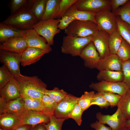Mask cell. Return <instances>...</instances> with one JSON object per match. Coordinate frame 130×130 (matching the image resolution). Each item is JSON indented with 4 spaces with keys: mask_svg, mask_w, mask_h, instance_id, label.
Instances as JSON below:
<instances>
[{
    "mask_svg": "<svg viewBox=\"0 0 130 130\" xmlns=\"http://www.w3.org/2000/svg\"><path fill=\"white\" fill-rule=\"evenodd\" d=\"M117 30L123 39L130 45V25L116 16Z\"/></svg>",
    "mask_w": 130,
    "mask_h": 130,
    "instance_id": "cell-30",
    "label": "cell"
},
{
    "mask_svg": "<svg viewBox=\"0 0 130 130\" xmlns=\"http://www.w3.org/2000/svg\"><path fill=\"white\" fill-rule=\"evenodd\" d=\"M23 36L25 39L28 47L40 49L48 53L52 50L46 39L39 35L33 28L24 30Z\"/></svg>",
    "mask_w": 130,
    "mask_h": 130,
    "instance_id": "cell-12",
    "label": "cell"
},
{
    "mask_svg": "<svg viewBox=\"0 0 130 130\" xmlns=\"http://www.w3.org/2000/svg\"><path fill=\"white\" fill-rule=\"evenodd\" d=\"M97 24L91 21L75 20L65 30L67 35L84 37L93 36L99 31Z\"/></svg>",
    "mask_w": 130,
    "mask_h": 130,
    "instance_id": "cell-3",
    "label": "cell"
},
{
    "mask_svg": "<svg viewBox=\"0 0 130 130\" xmlns=\"http://www.w3.org/2000/svg\"><path fill=\"white\" fill-rule=\"evenodd\" d=\"M98 92L104 98L111 107L117 106L121 96L118 94L110 92Z\"/></svg>",
    "mask_w": 130,
    "mask_h": 130,
    "instance_id": "cell-39",
    "label": "cell"
},
{
    "mask_svg": "<svg viewBox=\"0 0 130 130\" xmlns=\"http://www.w3.org/2000/svg\"><path fill=\"white\" fill-rule=\"evenodd\" d=\"M78 98L68 94L63 100L57 104L54 115L58 118H68L69 115L77 103Z\"/></svg>",
    "mask_w": 130,
    "mask_h": 130,
    "instance_id": "cell-13",
    "label": "cell"
},
{
    "mask_svg": "<svg viewBox=\"0 0 130 130\" xmlns=\"http://www.w3.org/2000/svg\"><path fill=\"white\" fill-rule=\"evenodd\" d=\"M96 13L78 10L72 5L66 11L64 15L72 16L76 20L91 21L97 24L95 19Z\"/></svg>",
    "mask_w": 130,
    "mask_h": 130,
    "instance_id": "cell-23",
    "label": "cell"
},
{
    "mask_svg": "<svg viewBox=\"0 0 130 130\" xmlns=\"http://www.w3.org/2000/svg\"><path fill=\"white\" fill-rule=\"evenodd\" d=\"M18 117L10 113L0 114V128L6 130H13L18 127Z\"/></svg>",
    "mask_w": 130,
    "mask_h": 130,
    "instance_id": "cell-24",
    "label": "cell"
},
{
    "mask_svg": "<svg viewBox=\"0 0 130 130\" xmlns=\"http://www.w3.org/2000/svg\"><path fill=\"white\" fill-rule=\"evenodd\" d=\"M39 21L27 6L11 14L2 23L25 30L33 28V26Z\"/></svg>",
    "mask_w": 130,
    "mask_h": 130,
    "instance_id": "cell-2",
    "label": "cell"
},
{
    "mask_svg": "<svg viewBox=\"0 0 130 130\" xmlns=\"http://www.w3.org/2000/svg\"><path fill=\"white\" fill-rule=\"evenodd\" d=\"M96 117L100 122L110 126L113 130H122L125 127L126 120L121 110L117 108L112 115H105L97 113Z\"/></svg>",
    "mask_w": 130,
    "mask_h": 130,
    "instance_id": "cell-7",
    "label": "cell"
},
{
    "mask_svg": "<svg viewBox=\"0 0 130 130\" xmlns=\"http://www.w3.org/2000/svg\"><path fill=\"white\" fill-rule=\"evenodd\" d=\"M125 127L130 129V119L126 120Z\"/></svg>",
    "mask_w": 130,
    "mask_h": 130,
    "instance_id": "cell-49",
    "label": "cell"
},
{
    "mask_svg": "<svg viewBox=\"0 0 130 130\" xmlns=\"http://www.w3.org/2000/svg\"><path fill=\"white\" fill-rule=\"evenodd\" d=\"M14 77L19 84L21 97L42 99L47 86L37 76H28L22 74Z\"/></svg>",
    "mask_w": 130,
    "mask_h": 130,
    "instance_id": "cell-1",
    "label": "cell"
},
{
    "mask_svg": "<svg viewBox=\"0 0 130 130\" xmlns=\"http://www.w3.org/2000/svg\"><path fill=\"white\" fill-rule=\"evenodd\" d=\"M32 126L29 125H23L19 126L13 130H30Z\"/></svg>",
    "mask_w": 130,
    "mask_h": 130,
    "instance_id": "cell-48",
    "label": "cell"
},
{
    "mask_svg": "<svg viewBox=\"0 0 130 130\" xmlns=\"http://www.w3.org/2000/svg\"><path fill=\"white\" fill-rule=\"evenodd\" d=\"M47 53V52L42 50L28 47L21 54V65L24 67L34 64Z\"/></svg>",
    "mask_w": 130,
    "mask_h": 130,
    "instance_id": "cell-20",
    "label": "cell"
},
{
    "mask_svg": "<svg viewBox=\"0 0 130 130\" xmlns=\"http://www.w3.org/2000/svg\"><path fill=\"white\" fill-rule=\"evenodd\" d=\"M84 111L77 103L69 114L68 118L73 119L78 125L80 126L82 121V115Z\"/></svg>",
    "mask_w": 130,
    "mask_h": 130,
    "instance_id": "cell-41",
    "label": "cell"
},
{
    "mask_svg": "<svg viewBox=\"0 0 130 130\" xmlns=\"http://www.w3.org/2000/svg\"><path fill=\"white\" fill-rule=\"evenodd\" d=\"M117 106L121 110L126 120L130 119V89L121 96Z\"/></svg>",
    "mask_w": 130,
    "mask_h": 130,
    "instance_id": "cell-27",
    "label": "cell"
},
{
    "mask_svg": "<svg viewBox=\"0 0 130 130\" xmlns=\"http://www.w3.org/2000/svg\"><path fill=\"white\" fill-rule=\"evenodd\" d=\"M122 71L124 75L123 82L130 89V59L123 62Z\"/></svg>",
    "mask_w": 130,
    "mask_h": 130,
    "instance_id": "cell-43",
    "label": "cell"
},
{
    "mask_svg": "<svg viewBox=\"0 0 130 130\" xmlns=\"http://www.w3.org/2000/svg\"><path fill=\"white\" fill-rule=\"evenodd\" d=\"M75 20L74 18L72 16L64 15L61 18L58 25V28L60 30H65Z\"/></svg>",
    "mask_w": 130,
    "mask_h": 130,
    "instance_id": "cell-44",
    "label": "cell"
},
{
    "mask_svg": "<svg viewBox=\"0 0 130 130\" xmlns=\"http://www.w3.org/2000/svg\"><path fill=\"white\" fill-rule=\"evenodd\" d=\"M89 86L90 89L97 92H110L121 96L129 89L124 82H111L100 81L97 83H92Z\"/></svg>",
    "mask_w": 130,
    "mask_h": 130,
    "instance_id": "cell-11",
    "label": "cell"
},
{
    "mask_svg": "<svg viewBox=\"0 0 130 130\" xmlns=\"http://www.w3.org/2000/svg\"><path fill=\"white\" fill-rule=\"evenodd\" d=\"M95 19L99 30L104 31L109 34L117 29L116 16L110 8L96 13Z\"/></svg>",
    "mask_w": 130,
    "mask_h": 130,
    "instance_id": "cell-6",
    "label": "cell"
},
{
    "mask_svg": "<svg viewBox=\"0 0 130 130\" xmlns=\"http://www.w3.org/2000/svg\"><path fill=\"white\" fill-rule=\"evenodd\" d=\"M45 94L48 96L58 103L63 100L68 93L63 89L55 87L51 90L46 89L45 91Z\"/></svg>",
    "mask_w": 130,
    "mask_h": 130,
    "instance_id": "cell-36",
    "label": "cell"
},
{
    "mask_svg": "<svg viewBox=\"0 0 130 130\" xmlns=\"http://www.w3.org/2000/svg\"><path fill=\"white\" fill-rule=\"evenodd\" d=\"M24 30L11 25L0 23V42L2 44L13 38L23 36Z\"/></svg>",
    "mask_w": 130,
    "mask_h": 130,
    "instance_id": "cell-21",
    "label": "cell"
},
{
    "mask_svg": "<svg viewBox=\"0 0 130 130\" xmlns=\"http://www.w3.org/2000/svg\"><path fill=\"white\" fill-rule=\"evenodd\" d=\"M49 122L46 124L43 123L46 130H61L63 123L66 118H58L54 115L49 117Z\"/></svg>",
    "mask_w": 130,
    "mask_h": 130,
    "instance_id": "cell-34",
    "label": "cell"
},
{
    "mask_svg": "<svg viewBox=\"0 0 130 130\" xmlns=\"http://www.w3.org/2000/svg\"><path fill=\"white\" fill-rule=\"evenodd\" d=\"M49 120V116L40 112L28 110L23 115L18 117V127L26 125L33 126L40 124H46Z\"/></svg>",
    "mask_w": 130,
    "mask_h": 130,
    "instance_id": "cell-14",
    "label": "cell"
},
{
    "mask_svg": "<svg viewBox=\"0 0 130 130\" xmlns=\"http://www.w3.org/2000/svg\"><path fill=\"white\" fill-rule=\"evenodd\" d=\"M0 97L7 102L20 97L19 84L14 77L4 87L0 89Z\"/></svg>",
    "mask_w": 130,
    "mask_h": 130,
    "instance_id": "cell-19",
    "label": "cell"
},
{
    "mask_svg": "<svg viewBox=\"0 0 130 130\" xmlns=\"http://www.w3.org/2000/svg\"><path fill=\"white\" fill-rule=\"evenodd\" d=\"M60 1L47 0L45 12L40 21L54 19L58 10Z\"/></svg>",
    "mask_w": 130,
    "mask_h": 130,
    "instance_id": "cell-26",
    "label": "cell"
},
{
    "mask_svg": "<svg viewBox=\"0 0 130 130\" xmlns=\"http://www.w3.org/2000/svg\"><path fill=\"white\" fill-rule=\"evenodd\" d=\"M97 78L99 82H117L123 81L124 75L122 71L101 70L99 71Z\"/></svg>",
    "mask_w": 130,
    "mask_h": 130,
    "instance_id": "cell-22",
    "label": "cell"
},
{
    "mask_svg": "<svg viewBox=\"0 0 130 130\" xmlns=\"http://www.w3.org/2000/svg\"><path fill=\"white\" fill-rule=\"evenodd\" d=\"M29 0H12L11 1L10 8L11 14H14L23 8L28 6Z\"/></svg>",
    "mask_w": 130,
    "mask_h": 130,
    "instance_id": "cell-40",
    "label": "cell"
},
{
    "mask_svg": "<svg viewBox=\"0 0 130 130\" xmlns=\"http://www.w3.org/2000/svg\"><path fill=\"white\" fill-rule=\"evenodd\" d=\"M21 54L0 50V61L5 65L15 77L20 76Z\"/></svg>",
    "mask_w": 130,
    "mask_h": 130,
    "instance_id": "cell-9",
    "label": "cell"
},
{
    "mask_svg": "<svg viewBox=\"0 0 130 130\" xmlns=\"http://www.w3.org/2000/svg\"><path fill=\"white\" fill-rule=\"evenodd\" d=\"M123 62L116 54H110L101 59L96 68L99 71H122Z\"/></svg>",
    "mask_w": 130,
    "mask_h": 130,
    "instance_id": "cell-18",
    "label": "cell"
},
{
    "mask_svg": "<svg viewBox=\"0 0 130 130\" xmlns=\"http://www.w3.org/2000/svg\"><path fill=\"white\" fill-rule=\"evenodd\" d=\"M110 0H77L73 5L78 10L96 13L110 8Z\"/></svg>",
    "mask_w": 130,
    "mask_h": 130,
    "instance_id": "cell-10",
    "label": "cell"
},
{
    "mask_svg": "<svg viewBox=\"0 0 130 130\" xmlns=\"http://www.w3.org/2000/svg\"><path fill=\"white\" fill-rule=\"evenodd\" d=\"M47 0H29L28 7L40 21L45 12Z\"/></svg>",
    "mask_w": 130,
    "mask_h": 130,
    "instance_id": "cell-25",
    "label": "cell"
},
{
    "mask_svg": "<svg viewBox=\"0 0 130 130\" xmlns=\"http://www.w3.org/2000/svg\"><path fill=\"white\" fill-rule=\"evenodd\" d=\"M41 100L43 105L42 113L49 117L54 115L58 103L48 96L45 94Z\"/></svg>",
    "mask_w": 130,
    "mask_h": 130,
    "instance_id": "cell-29",
    "label": "cell"
},
{
    "mask_svg": "<svg viewBox=\"0 0 130 130\" xmlns=\"http://www.w3.org/2000/svg\"><path fill=\"white\" fill-rule=\"evenodd\" d=\"M93 36L84 37L64 36L61 46V52L72 56H79L84 49L91 41Z\"/></svg>",
    "mask_w": 130,
    "mask_h": 130,
    "instance_id": "cell-4",
    "label": "cell"
},
{
    "mask_svg": "<svg viewBox=\"0 0 130 130\" xmlns=\"http://www.w3.org/2000/svg\"><path fill=\"white\" fill-rule=\"evenodd\" d=\"M96 105L101 108H106L110 105L104 98L99 92H97L94 95L91 101L90 106Z\"/></svg>",
    "mask_w": 130,
    "mask_h": 130,
    "instance_id": "cell-42",
    "label": "cell"
},
{
    "mask_svg": "<svg viewBox=\"0 0 130 130\" xmlns=\"http://www.w3.org/2000/svg\"><path fill=\"white\" fill-rule=\"evenodd\" d=\"M79 56L84 61L85 66L90 69L96 68L101 59L92 41L84 49Z\"/></svg>",
    "mask_w": 130,
    "mask_h": 130,
    "instance_id": "cell-15",
    "label": "cell"
},
{
    "mask_svg": "<svg viewBox=\"0 0 130 130\" xmlns=\"http://www.w3.org/2000/svg\"><path fill=\"white\" fill-rule=\"evenodd\" d=\"M109 34L105 31L99 30L92 37L91 41L101 59L104 58L110 54L109 45Z\"/></svg>",
    "mask_w": 130,
    "mask_h": 130,
    "instance_id": "cell-16",
    "label": "cell"
},
{
    "mask_svg": "<svg viewBox=\"0 0 130 130\" xmlns=\"http://www.w3.org/2000/svg\"><path fill=\"white\" fill-rule=\"evenodd\" d=\"M123 39L117 29L109 34V45L110 54H116Z\"/></svg>",
    "mask_w": 130,
    "mask_h": 130,
    "instance_id": "cell-28",
    "label": "cell"
},
{
    "mask_svg": "<svg viewBox=\"0 0 130 130\" xmlns=\"http://www.w3.org/2000/svg\"><path fill=\"white\" fill-rule=\"evenodd\" d=\"M129 0H110V9L114 12L120 7L125 4Z\"/></svg>",
    "mask_w": 130,
    "mask_h": 130,
    "instance_id": "cell-45",
    "label": "cell"
},
{
    "mask_svg": "<svg viewBox=\"0 0 130 130\" xmlns=\"http://www.w3.org/2000/svg\"><path fill=\"white\" fill-rule=\"evenodd\" d=\"M24 99L25 107L28 110L36 111L42 113L43 105L41 99L29 98H24Z\"/></svg>",
    "mask_w": 130,
    "mask_h": 130,
    "instance_id": "cell-33",
    "label": "cell"
},
{
    "mask_svg": "<svg viewBox=\"0 0 130 130\" xmlns=\"http://www.w3.org/2000/svg\"><path fill=\"white\" fill-rule=\"evenodd\" d=\"M123 62L130 59V45L124 39L116 54Z\"/></svg>",
    "mask_w": 130,
    "mask_h": 130,
    "instance_id": "cell-35",
    "label": "cell"
},
{
    "mask_svg": "<svg viewBox=\"0 0 130 130\" xmlns=\"http://www.w3.org/2000/svg\"><path fill=\"white\" fill-rule=\"evenodd\" d=\"M0 130H4V129H2L1 128H0Z\"/></svg>",
    "mask_w": 130,
    "mask_h": 130,
    "instance_id": "cell-51",
    "label": "cell"
},
{
    "mask_svg": "<svg viewBox=\"0 0 130 130\" xmlns=\"http://www.w3.org/2000/svg\"><path fill=\"white\" fill-rule=\"evenodd\" d=\"M14 76L5 65L0 67V89L4 87Z\"/></svg>",
    "mask_w": 130,
    "mask_h": 130,
    "instance_id": "cell-38",
    "label": "cell"
},
{
    "mask_svg": "<svg viewBox=\"0 0 130 130\" xmlns=\"http://www.w3.org/2000/svg\"><path fill=\"white\" fill-rule=\"evenodd\" d=\"M122 130H130V129L127 128L125 127Z\"/></svg>",
    "mask_w": 130,
    "mask_h": 130,
    "instance_id": "cell-50",
    "label": "cell"
},
{
    "mask_svg": "<svg viewBox=\"0 0 130 130\" xmlns=\"http://www.w3.org/2000/svg\"><path fill=\"white\" fill-rule=\"evenodd\" d=\"M105 124L97 120L91 124L90 126L95 130H113L110 127L106 126Z\"/></svg>",
    "mask_w": 130,
    "mask_h": 130,
    "instance_id": "cell-46",
    "label": "cell"
},
{
    "mask_svg": "<svg viewBox=\"0 0 130 130\" xmlns=\"http://www.w3.org/2000/svg\"><path fill=\"white\" fill-rule=\"evenodd\" d=\"M30 130H46L43 124H40L32 127Z\"/></svg>",
    "mask_w": 130,
    "mask_h": 130,
    "instance_id": "cell-47",
    "label": "cell"
},
{
    "mask_svg": "<svg viewBox=\"0 0 130 130\" xmlns=\"http://www.w3.org/2000/svg\"><path fill=\"white\" fill-rule=\"evenodd\" d=\"M60 19L39 21L33 26V28L39 35L44 37L50 46H52L54 44L55 36L61 31L58 27Z\"/></svg>",
    "mask_w": 130,
    "mask_h": 130,
    "instance_id": "cell-5",
    "label": "cell"
},
{
    "mask_svg": "<svg viewBox=\"0 0 130 130\" xmlns=\"http://www.w3.org/2000/svg\"><path fill=\"white\" fill-rule=\"evenodd\" d=\"M116 16L119 17L123 21L130 25V0L114 12Z\"/></svg>",
    "mask_w": 130,
    "mask_h": 130,
    "instance_id": "cell-31",
    "label": "cell"
},
{
    "mask_svg": "<svg viewBox=\"0 0 130 130\" xmlns=\"http://www.w3.org/2000/svg\"><path fill=\"white\" fill-rule=\"evenodd\" d=\"M28 47L25 39L20 36L13 38L0 44V50L21 54Z\"/></svg>",
    "mask_w": 130,
    "mask_h": 130,
    "instance_id": "cell-17",
    "label": "cell"
},
{
    "mask_svg": "<svg viewBox=\"0 0 130 130\" xmlns=\"http://www.w3.org/2000/svg\"><path fill=\"white\" fill-rule=\"evenodd\" d=\"M95 94V92L93 91H86L78 98L77 103L84 111L90 106L91 101Z\"/></svg>",
    "mask_w": 130,
    "mask_h": 130,
    "instance_id": "cell-32",
    "label": "cell"
},
{
    "mask_svg": "<svg viewBox=\"0 0 130 130\" xmlns=\"http://www.w3.org/2000/svg\"><path fill=\"white\" fill-rule=\"evenodd\" d=\"M28 110L25 107L24 98L20 97L8 102L0 97V114L8 113L19 117Z\"/></svg>",
    "mask_w": 130,
    "mask_h": 130,
    "instance_id": "cell-8",
    "label": "cell"
},
{
    "mask_svg": "<svg viewBox=\"0 0 130 130\" xmlns=\"http://www.w3.org/2000/svg\"><path fill=\"white\" fill-rule=\"evenodd\" d=\"M77 0H60L58 10L54 19L61 18L64 15L68 10Z\"/></svg>",
    "mask_w": 130,
    "mask_h": 130,
    "instance_id": "cell-37",
    "label": "cell"
}]
</instances>
